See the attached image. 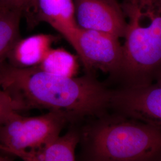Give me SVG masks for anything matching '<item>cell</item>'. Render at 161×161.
<instances>
[{"instance_id": "cell-15", "label": "cell", "mask_w": 161, "mask_h": 161, "mask_svg": "<svg viewBox=\"0 0 161 161\" xmlns=\"http://www.w3.org/2000/svg\"><path fill=\"white\" fill-rule=\"evenodd\" d=\"M0 161H11L7 157H3L0 156Z\"/></svg>"}, {"instance_id": "cell-12", "label": "cell", "mask_w": 161, "mask_h": 161, "mask_svg": "<svg viewBox=\"0 0 161 161\" xmlns=\"http://www.w3.org/2000/svg\"><path fill=\"white\" fill-rule=\"evenodd\" d=\"M80 139L79 134L74 131L60 135L47 146L38 161H76L75 150Z\"/></svg>"}, {"instance_id": "cell-6", "label": "cell", "mask_w": 161, "mask_h": 161, "mask_svg": "<svg viewBox=\"0 0 161 161\" xmlns=\"http://www.w3.org/2000/svg\"><path fill=\"white\" fill-rule=\"evenodd\" d=\"M111 107L118 114L161 130V75L155 82L113 91Z\"/></svg>"}, {"instance_id": "cell-8", "label": "cell", "mask_w": 161, "mask_h": 161, "mask_svg": "<svg viewBox=\"0 0 161 161\" xmlns=\"http://www.w3.org/2000/svg\"><path fill=\"white\" fill-rule=\"evenodd\" d=\"M37 19L49 24L70 44L79 28L74 0H37Z\"/></svg>"}, {"instance_id": "cell-3", "label": "cell", "mask_w": 161, "mask_h": 161, "mask_svg": "<svg viewBox=\"0 0 161 161\" xmlns=\"http://www.w3.org/2000/svg\"><path fill=\"white\" fill-rule=\"evenodd\" d=\"M90 161H159L161 130L125 115L104 117L89 127Z\"/></svg>"}, {"instance_id": "cell-2", "label": "cell", "mask_w": 161, "mask_h": 161, "mask_svg": "<svg viewBox=\"0 0 161 161\" xmlns=\"http://www.w3.org/2000/svg\"><path fill=\"white\" fill-rule=\"evenodd\" d=\"M126 20L121 72L124 86L149 84L161 64V0H124Z\"/></svg>"}, {"instance_id": "cell-1", "label": "cell", "mask_w": 161, "mask_h": 161, "mask_svg": "<svg viewBox=\"0 0 161 161\" xmlns=\"http://www.w3.org/2000/svg\"><path fill=\"white\" fill-rule=\"evenodd\" d=\"M0 88L14 100L19 110L43 109L68 120L102 116L111 107L113 91L92 75L62 77L36 68L0 65Z\"/></svg>"}, {"instance_id": "cell-13", "label": "cell", "mask_w": 161, "mask_h": 161, "mask_svg": "<svg viewBox=\"0 0 161 161\" xmlns=\"http://www.w3.org/2000/svg\"><path fill=\"white\" fill-rule=\"evenodd\" d=\"M0 4L20 12L31 22L37 19V0H0Z\"/></svg>"}, {"instance_id": "cell-11", "label": "cell", "mask_w": 161, "mask_h": 161, "mask_svg": "<svg viewBox=\"0 0 161 161\" xmlns=\"http://www.w3.org/2000/svg\"><path fill=\"white\" fill-rule=\"evenodd\" d=\"M22 14L0 4V65L5 62L12 47L19 38Z\"/></svg>"}, {"instance_id": "cell-14", "label": "cell", "mask_w": 161, "mask_h": 161, "mask_svg": "<svg viewBox=\"0 0 161 161\" xmlns=\"http://www.w3.org/2000/svg\"><path fill=\"white\" fill-rule=\"evenodd\" d=\"M20 112L17 103L6 91L0 88V126L14 112Z\"/></svg>"}, {"instance_id": "cell-16", "label": "cell", "mask_w": 161, "mask_h": 161, "mask_svg": "<svg viewBox=\"0 0 161 161\" xmlns=\"http://www.w3.org/2000/svg\"><path fill=\"white\" fill-rule=\"evenodd\" d=\"M161 161V159H160V161Z\"/></svg>"}, {"instance_id": "cell-10", "label": "cell", "mask_w": 161, "mask_h": 161, "mask_svg": "<svg viewBox=\"0 0 161 161\" xmlns=\"http://www.w3.org/2000/svg\"><path fill=\"white\" fill-rule=\"evenodd\" d=\"M35 68L52 75L70 78L76 76L79 64L77 58L71 53L61 48H52Z\"/></svg>"}, {"instance_id": "cell-5", "label": "cell", "mask_w": 161, "mask_h": 161, "mask_svg": "<svg viewBox=\"0 0 161 161\" xmlns=\"http://www.w3.org/2000/svg\"><path fill=\"white\" fill-rule=\"evenodd\" d=\"M70 45L87 70L121 72L123 48L119 39L114 36L78 28Z\"/></svg>"}, {"instance_id": "cell-7", "label": "cell", "mask_w": 161, "mask_h": 161, "mask_svg": "<svg viewBox=\"0 0 161 161\" xmlns=\"http://www.w3.org/2000/svg\"><path fill=\"white\" fill-rule=\"evenodd\" d=\"M76 22L80 28L123 38L126 20L115 0H74Z\"/></svg>"}, {"instance_id": "cell-9", "label": "cell", "mask_w": 161, "mask_h": 161, "mask_svg": "<svg viewBox=\"0 0 161 161\" xmlns=\"http://www.w3.org/2000/svg\"><path fill=\"white\" fill-rule=\"evenodd\" d=\"M55 41L53 35L45 34L20 38L7 56V64L19 68H35L40 64Z\"/></svg>"}, {"instance_id": "cell-4", "label": "cell", "mask_w": 161, "mask_h": 161, "mask_svg": "<svg viewBox=\"0 0 161 161\" xmlns=\"http://www.w3.org/2000/svg\"><path fill=\"white\" fill-rule=\"evenodd\" d=\"M67 121L65 116L56 112L31 117L14 112L0 126V150L24 161H38Z\"/></svg>"}]
</instances>
